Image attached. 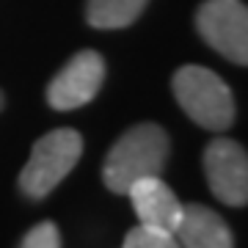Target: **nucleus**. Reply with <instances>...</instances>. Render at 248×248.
I'll list each match as a JSON object with an SVG mask.
<instances>
[{"label": "nucleus", "instance_id": "nucleus-1", "mask_svg": "<svg viewBox=\"0 0 248 248\" xmlns=\"http://www.w3.org/2000/svg\"><path fill=\"white\" fill-rule=\"evenodd\" d=\"M169 155L171 141L160 124H135L110 146L102 166V182L110 193L127 196V190L138 179L160 177L169 163Z\"/></svg>", "mask_w": 248, "mask_h": 248}, {"label": "nucleus", "instance_id": "nucleus-7", "mask_svg": "<svg viewBox=\"0 0 248 248\" xmlns=\"http://www.w3.org/2000/svg\"><path fill=\"white\" fill-rule=\"evenodd\" d=\"M127 196L133 199V207L138 213L141 226H152V229H163V232L174 234V229L179 223V215H182V202L160 177L138 179L127 190Z\"/></svg>", "mask_w": 248, "mask_h": 248}, {"label": "nucleus", "instance_id": "nucleus-6", "mask_svg": "<svg viewBox=\"0 0 248 248\" xmlns=\"http://www.w3.org/2000/svg\"><path fill=\"white\" fill-rule=\"evenodd\" d=\"M207 185L226 207H246L248 202V157L232 138H213L204 149Z\"/></svg>", "mask_w": 248, "mask_h": 248}, {"label": "nucleus", "instance_id": "nucleus-8", "mask_svg": "<svg viewBox=\"0 0 248 248\" xmlns=\"http://www.w3.org/2000/svg\"><path fill=\"white\" fill-rule=\"evenodd\" d=\"M174 237L182 248H234L229 223L204 204H182Z\"/></svg>", "mask_w": 248, "mask_h": 248}, {"label": "nucleus", "instance_id": "nucleus-12", "mask_svg": "<svg viewBox=\"0 0 248 248\" xmlns=\"http://www.w3.org/2000/svg\"><path fill=\"white\" fill-rule=\"evenodd\" d=\"M0 108H3V94H0Z\"/></svg>", "mask_w": 248, "mask_h": 248}, {"label": "nucleus", "instance_id": "nucleus-10", "mask_svg": "<svg viewBox=\"0 0 248 248\" xmlns=\"http://www.w3.org/2000/svg\"><path fill=\"white\" fill-rule=\"evenodd\" d=\"M122 248H182L177 237L171 232L152 229V226H135L133 232H127Z\"/></svg>", "mask_w": 248, "mask_h": 248}, {"label": "nucleus", "instance_id": "nucleus-5", "mask_svg": "<svg viewBox=\"0 0 248 248\" xmlns=\"http://www.w3.org/2000/svg\"><path fill=\"white\" fill-rule=\"evenodd\" d=\"M105 83V58L97 50L72 55L47 86V102L53 110H78L89 105Z\"/></svg>", "mask_w": 248, "mask_h": 248}, {"label": "nucleus", "instance_id": "nucleus-2", "mask_svg": "<svg viewBox=\"0 0 248 248\" xmlns=\"http://www.w3.org/2000/svg\"><path fill=\"white\" fill-rule=\"evenodd\" d=\"M171 91L187 119H193L204 130L223 133L234 122L232 89L226 86V80L218 78L207 66H199V63L179 66L171 78Z\"/></svg>", "mask_w": 248, "mask_h": 248}, {"label": "nucleus", "instance_id": "nucleus-9", "mask_svg": "<svg viewBox=\"0 0 248 248\" xmlns=\"http://www.w3.org/2000/svg\"><path fill=\"white\" fill-rule=\"evenodd\" d=\"M149 0H89L86 22L97 31H119L130 28L143 14Z\"/></svg>", "mask_w": 248, "mask_h": 248}, {"label": "nucleus", "instance_id": "nucleus-11", "mask_svg": "<svg viewBox=\"0 0 248 248\" xmlns=\"http://www.w3.org/2000/svg\"><path fill=\"white\" fill-rule=\"evenodd\" d=\"M19 248H61V234L53 221H42L25 234Z\"/></svg>", "mask_w": 248, "mask_h": 248}, {"label": "nucleus", "instance_id": "nucleus-4", "mask_svg": "<svg viewBox=\"0 0 248 248\" xmlns=\"http://www.w3.org/2000/svg\"><path fill=\"white\" fill-rule=\"evenodd\" d=\"M196 31L215 53L248 63V9L240 0H204L196 11Z\"/></svg>", "mask_w": 248, "mask_h": 248}, {"label": "nucleus", "instance_id": "nucleus-3", "mask_svg": "<svg viewBox=\"0 0 248 248\" xmlns=\"http://www.w3.org/2000/svg\"><path fill=\"white\" fill-rule=\"evenodd\" d=\"M80 157H83V138L78 130L72 127L50 130L33 143L31 157L19 174V190L28 199H45L61 185V179L78 166Z\"/></svg>", "mask_w": 248, "mask_h": 248}]
</instances>
